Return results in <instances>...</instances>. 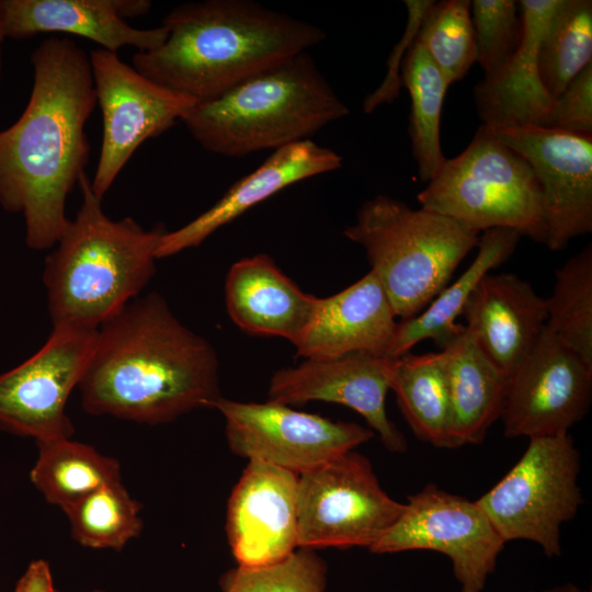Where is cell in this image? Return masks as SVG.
Listing matches in <instances>:
<instances>
[{
    "mask_svg": "<svg viewBox=\"0 0 592 592\" xmlns=\"http://www.w3.org/2000/svg\"><path fill=\"white\" fill-rule=\"evenodd\" d=\"M341 166L342 157L338 152L311 139L274 150L262 164L234 183L206 212L174 231H166L156 257L161 259L198 247L216 230L277 192Z\"/></svg>",
    "mask_w": 592,
    "mask_h": 592,
    "instance_id": "obj_19",
    "label": "cell"
},
{
    "mask_svg": "<svg viewBox=\"0 0 592 592\" xmlns=\"http://www.w3.org/2000/svg\"><path fill=\"white\" fill-rule=\"evenodd\" d=\"M390 390L419 440L439 448H454L449 387L442 350L394 357Z\"/></svg>",
    "mask_w": 592,
    "mask_h": 592,
    "instance_id": "obj_26",
    "label": "cell"
},
{
    "mask_svg": "<svg viewBox=\"0 0 592 592\" xmlns=\"http://www.w3.org/2000/svg\"><path fill=\"white\" fill-rule=\"evenodd\" d=\"M490 129V128H489ZM531 166L539 183L545 244L563 250L592 231V136L528 125L491 129Z\"/></svg>",
    "mask_w": 592,
    "mask_h": 592,
    "instance_id": "obj_15",
    "label": "cell"
},
{
    "mask_svg": "<svg viewBox=\"0 0 592 592\" xmlns=\"http://www.w3.org/2000/svg\"><path fill=\"white\" fill-rule=\"evenodd\" d=\"M394 357L350 353L331 360H309L275 372L267 400L291 406L326 401L360 413L384 447L403 453L407 440L388 418L386 397L390 390Z\"/></svg>",
    "mask_w": 592,
    "mask_h": 592,
    "instance_id": "obj_16",
    "label": "cell"
},
{
    "mask_svg": "<svg viewBox=\"0 0 592 592\" xmlns=\"http://www.w3.org/2000/svg\"><path fill=\"white\" fill-rule=\"evenodd\" d=\"M521 237L505 228L483 231L479 236L477 255L466 271L452 285L445 286L419 315L398 322L389 356L409 353L415 344L429 339L442 349L463 329L456 318L478 283L512 255Z\"/></svg>",
    "mask_w": 592,
    "mask_h": 592,
    "instance_id": "obj_25",
    "label": "cell"
},
{
    "mask_svg": "<svg viewBox=\"0 0 592 592\" xmlns=\"http://www.w3.org/2000/svg\"><path fill=\"white\" fill-rule=\"evenodd\" d=\"M349 113L304 52L196 103L182 122L205 150L240 158L308 140Z\"/></svg>",
    "mask_w": 592,
    "mask_h": 592,
    "instance_id": "obj_5",
    "label": "cell"
},
{
    "mask_svg": "<svg viewBox=\"0 0 592 592\" xmlns=\"http://www.w3.org/2000/svg\"><path fill=\"white\" fill-rule=\"evenodd\" d=\"M418 201L478 234L505 228L546 242L543 194L533 169L485 125L463 152L446 159Z\"/></svg>",
    "mask_w": 592,
    "mask_h": 592,
    "instance_id": "obj_7",
    "label": "cell"
},
{
    "mask_svg": "<svg viewBox=\"0 0 592 592\" xmlns=\"http://www.w3.org/2000/svg\"><path fill=\"white\" fill-rule=\"evenodd\" d=\"M505 542L477 501L433 483L410 496L374 554L432 550L449 558L460 592H482Z\"/></svg>",
    "mask_w": 592,
    "mask_h": 592,
    "instance_id": "obj_11",
    "label": "cell"
},
{
    "mask_svg": "<svg viewBox=\"0 0 592 592\" xmlns=\"http://www.w3.org/2000/svg\"><path fill=\"white\" fill-rule=\"evenodd\" d=\"M98 329L54 326L45 344L16 367L0 374V429L36 442L72 437L66 413L95 344Z\"/></svg>",
    "mask_w": 592,
    "mask_h": 592,
    "instance_id": "obj_13",
    "label": "cell"
},
{
    "mask_svg": "<svg viewBox=\"0 0 592 592\" xmlns=\"http://www.w3.org/2000/svg\"><path fill=\"white\" fill-rule=\"evenodd\" d=\"M213 409L225 419L226 441L235 455L296 475L351 452L375 435L361 424L333 421L270 400L243 402L220 397Z\"/></svg>",
    "mask_w": 592,
    "mask_h": 592,
    "instance_id": "obj_12",
    "label": "cell"
},
{
    "mask_svg": "<svg viewBox=\"0 0 592 592\" xmlns=\"http://www.w3.org/2000/svg\"><path fill=\"white\" fill-rule=\"evenodd\" d=\"M150 8L148 0H0L5 37L25 39L43 33H65L113 53L124 46L149 52L166 41L164 26L137 29L126 21L147 14Z\"/></svg>",
    "mask_w": 592,
    "mask_h": 592,
    "instance_id": "obj_18",
    "label": "cell"
},
{
    "mask_svg": "<svg viewBox=\"0 0 592 592\" xmlns=\"http://www.w3.org/2000/svg\"><path fill=\"white\" fill-rule=\"evenodd\" d=\"M592 367L545 326L508 377L501 412L506 437L567 434L589 411Z\"/></svg>",
    "mask_w": 592,
    "mask_h": 592,
    "instance_id": "obj_14",
    "label": "cell"
},
{
    "mask_svg": "<svg viewBox=\"0 0 592 592\" xmlns=\"http://www.w3.org/2000/svg\"><path fill=\"white\" fill-rule=\"evenodd\" d=\"M544 127L592 136V62L554 101Z\"/></svg>",
    "mask_w": 592,
    "mask_h": 592,
    "instance_id": "obj_35",
    "label": "cell"
},
{
    "mask_svg": "<svg viewBox=\"0 0 592 592\" xmlns=\"http://www.w3.org/2000/svg\"><path fill=\"white\" fill-rule=\"evenodd\" d=\"M319 299L303 292L265 253L236 261L225 280L226 309L239 329L284 338L293 345L310 326Z\"/></svg>",
    "mask_w": 592,
    "mask_h": 592,
    "instance_id": "obj_23",
    "label": "cell"
},
{
    "mask_svg": "<svg viewBox=\"0 0 592 592\" xmlns=\"http://www.w3.org/2000/svg\"><path fill=\"white\" fill-rule=\"evenodd\" d=\"M81 204L46 258L43 280L53 326L99 327L134 300L156 272L163 225L145 229L132 217L111 219L83 172Z\"/></svg>",
    "mask_w": 592,
    "mask_h": 592,
    "instance_id": "obj_4",
    "label": "cell"
},
{
    "mask_svg": "<svg viewBox=\"0 0 592 592\" xmlns=\"http://www.w3.org/2000/svg\"><path fill=\"white\" fill-rule=\"evenodd\" d=\"M561 0H521L523 32L511 58L474 88L482 125L490 129L544 127L554 100L538 72V48Z\"/></svg>",
    "mask_w": 592,
    "mask_h": 592,
    "instance_id": "obj_20",
    "label": "cell"
},
{
    "mask_svg": "<svg viewBox=\"0 0 592 592\" xmlns=\"http://www.w3.org/2000/svg\"><path fill=\"white\" fill-rule=\"evenodd\" d=\"M592 62V1L561 0L538 48L540 81L555 101Z\"/></svg>",
    "mask_w": 592,
    "mask_h": 592,
    "instance_id": "obj_29",
    "label": "cell"
},
{
    "mask_svg": "<svg viewBox=\"0 0 592 592\" xmlns=\"http://www.w3.org/2000/svg\"><path fill=\"white\" fill-rule=\"evenodd\" d=\"M166 41L136 53L133 67L198 102L325 41V32L251 0H205L174 7Z\"/></svg>",
    "mask_w": 592,
    "mask_h": 592,
    "instance_id": "obj_3",
    "label": "cell"
},
{
    "mask_svg": "<svg viewBox=\"0 0 592 592\" xmlns=\"http://www.w3.org/2000/svg\"><path fill=\"white\" fill-rule=\"evenodd\" d=\"M532 592H535V591H532ZM537 592H592V591H591V589L583 590L580 587H578V585H576V584H573L571 582H567L565 584L551 587V588H548V589H545V590H542V591H537Z\"/></svg>",
    "mask_w": 592,
    "mask_h": 592,
    "instance_id": "obj_38",
    "label": "cell"
},
{
    "mask_svg": "<svg viewBox=\"0 0 592 592\" xmlns=\"http://www.w3.org/2000/svg\"><path fill=\"white\" fill-rule=\"evenodd\" d=\"M519 8L515 0L471 1L477 62L485 76L499 70L519 47L523 32Z\"/></svg>",
    "mask_w": 592,
    "mask_h": 592,
    "instance_id": "obj_34",
    "label": "cell"
},
{
    "mask_svg": "<svg viewBox=\"0 0 592 592\" xmlns=\"http://www.w3.org/2000/svg\"><path fill=\"white\" fill-rule=\"evenodd\" d=\"M143 505L135 500L122 480L106 483L91 492L65 514L72 538L83 547L122 550L140 535Z\"/></svg>",
    "mask_w": 592,
    "mask_h": 592,
    "instance_id": "obj_31",
    "label": "cell"
},
{
    "mask_svg": "<svg viewBox=\"0 0 592 592\" xmlns=\"http://www.w3.org/2000/svg\"><path fill=\"white\" fill-rule=\"evenodd\" d=\"M89 59L103 119L91 186L102 200L137 148L182 121L197 101L141 75L117 53L98 48Z\"/></svg>",
    "mask_w": 592,
    "mask_h": 592,
    "instance_id": "obj_10",
    "label": "cell"
},
{
    "mask_svg": "<svg viewBox=\"0 0 592 592\" xmlns=\"http://www.w3.org/2000/svg\"><path fill=\"white\" fill-rule=\"evenodd\" d=\"M26 107L0 130V205L21 213L25 242L52 248L69 218L66 202L89 161L86 125L96 106L89 55L72 39L49 37L31 55Z\"/></svg>",
    "mask_w": 592,
    "mask_h": 592,
    "instance_id": "obj_1",
    "label": "cell"
},
{
    "mask_svg": "<svg viewBox=\"0 0 592 592\" xmlns=\"http://www.w3.org/2000/svg\"><path fill=\"white\" fill-rule=\"evenodd\" d=\"M546 328L592 367V244L555 272Z\"/></svg>",
    "mask_w": 592,
    "mask_h": 592,
    "instance_id": "obj_30",
    "label": "cell"
},
{
    "mask_svg": "<svg viewBox=\"0 0 592 592\" xmlns=\"http://www.w3.org/2000/svg\"><path fill=\"white\" fill-rule=\"evenodd\" d=\"M298 548H371L405 503L382 488L368 458L354 451L298 475Z\"/></svg>",
    "mask_w": 592,
    "mask_h": 592,
    "instance_id": "obj_9",
    "label": "cell"
},
{
    "mask_svg": "<svg viewBox=\"0 0 592 592\" xmlns=\"http://www.w3.org/2000/svg\"><path fill=\"white\" fill-rule=\"evenodd\" d=\"M460 315L479 349L508 378L546 326V299L515 274L490 272L470 294Z\"/></svg>",
    "mask_w": 592,
    "mask_h": 592,
    "instance_id": "obj_21",
    "label": "cell"
},
{
    "mask_svg": "<svg viewBox=\"0 0 592 592\" xmlns=\"http://www.w3.org/2000/svg\"><path fill=\"white\" fill-rule=\"evenodd\" d=\"M4 32L2 27V20H1V13H0V80H1V68H2V57H1V46L4 38Z\"/></svg>",
    "mask_w": 592,
    "mask_h": 592,
    "instance_id": "obj_39",
    "label": "cell"
},
{
    "mask_svg": "<svg viewBox=\"0 0 592 592\" xmlns=\"http://www.w3.org/2000/svg\"><path fill=\"white\" fill-rule=\"evenodd\" d=\"M298 475L249 459L227 504L226 535L237 567L275 565L298 548Z\"/></svg>",
    "mask_w": 592,
    "mask_h": 592,
    "instance_id": "obj_17",
    "label": "cell"
},
{
    "mask_svg": "<svg viewBox=\"0 0 592 592\" xmlns=\"http://www.w3.org/2000/svg\"><path fill=\"white\" fill-rule=\"evenodd\" d=\"M396 318L380 282L369 271L343 291L319 299L310 326L294 345L296 355L309 360L350 353L390 357Z\"/></svg>",
    "mask_w": 592,
    "mask_h": 592,
    "instance_id": "obj_22",
    "label": "cell"
},
{
    "mask_svg": "<svg viewBox=\"0 0 592 592\" xmlns=\"http://www.w3.org/2000/svg\"><path fill=\"white\" fill-rule=\"evenodd\" d=\"M57 592H60L57 590ZM93 592H105V591H102V590H94Z\"/></svg>",
    "mask_w": 592,
    "mask_h": 592,
    "instance_id": "obj_40",
    "label": "cell"
},
{
    "mask_svg": "<svg viewBox=\"0 0 592 592\" xmlns=\"http://www.w3.org/2000/svg\"><path fill=\"white\" fill-rule=\"evenodd\" d=\"M441 350L446 362L454 448L479 444L501 417L508 378L465 326Z\"/></svg>",
    "mask_w": 592,
    "mask_h": 592,
    "instance_id": "obj_24",
    "label": "cell"
},
{
    "mask_svg": "<svg viewBox=\"0 0 592 592\" xmlns=\"http://www.w3.org/2000/svg\"><path fill=\"white\" fill-rule=\"evenodd\" d=\"M30 478L44 499L64 513L102 486L122 480L121 465L94 446L71 437L36 442Z\"/></svg>",
    "mask_w": 592,
    "mask_h": 592,
    "instance_id": "obj_27",
    "label": "cell"
},
{
    "mask_svg": "<svg viewBox=\"0 0 592 592\" xmlns=\"http://www.w3.org/2000/svg\"><path fill=\"white\" fill-rule=\"evenodd\" d=\"M93 415L163 424L221 397L213 345L150 293L102 323L78 386Z\"/></svg>",
    "mask_w": 592,
    "mask_h": 592,
    "instance_id": "obj_2",
    "label": "cell"
},
{
    "mask_svg": "<svg viewBox=\"0 0 592 592\" xmlns=\"http://www.w3.org/2000/svg\"><path fill=\"white\" fill-rule=\"evenodd\" d=\"M14 592H57L49 563L44 559L33 560L18 581Z\"/></svg>",
    "mask_w": 592,
    "mask_h": 592,
    "instance_id": "obj_37",
    "label": "cell"
},
{
    "mask_svg": "<svg viewBox=\"0 0 592 592\" xmlns=\"http://www.w3.org/2000/svg\"><path fill=\"white\" fill-rule=\"evenodd\" d=\"M328 565L314 549L297 548L264 568H231L219 578L223 592H325Z\"/></svg>",
    "mask_w": 592,
    "mask_h": 592,
    "instance_id": "obj_33",
    "label": "cell"
},
{
    "mask_svg": "<svg viewBox=\"0 0 592 592\" xmlns=\"http://www.w3.org/2000/svg\"><path fill=\"white\" fill-rule=\"evenodd\" d=\"M400 77L411 98L409 136L412 156L419 178L430 182L446 161L441 147L440 126L449 84L415 39L405 55Z\"/></svg>",
    "mask_w": 592,
    "mask_h": 592,
    "instance_id": "obj_28",
    "label": "cell"
},
{
    "mask_svg": "<svg viewBox=\"0 0 592 592\" xmlns=\"http://www.w3.org/2000/svg\"><path fill=\"white\" fill-rule=\"evenodd\" d=\"M433 0H406L403 3L408 9V22L405 33L400 41L394 47V50L388 60V71L383 83L364 101V112L371 113L380 104L392 102L400 92L402 87L400 69L403 61L402 56L406 55L409 47L414 42L418 31L421 26L423 18Z\"/></svg>",
    "mask_w": 592,
    "mask_h": 592,
    "instance_id": "obj_36",
    "label": "cell"
},
{
    "mask_svg": "<svg viewBox=\"0 0 592 592\" xmlns=\"http://www.w3.org/2000/svg\"><path fill=\"white\" fill-rule=\"evenodd\" d=\"M343 235L363 247L401 320L428 307L479 241L478 232L454 219L385 194L366 200Z\"/></svg>",
    "mask_w": 592,
    "mask_h": 592,
    "instance_id": "obj_6",
    "label": "cell"
},
{
    "mask_svg": "<svg viewBox=\"0 0 592 592\" xmlns=\"http://www.w3.org/2000/svg\"><path fill=\"white\" fill-rule=\"evenodd\" d=\"M471 1H434L415 41L424 48L448 84L462 80L477 61Z\"/></svg>",
    "mask_w": 592,
    "mask_h": 592,
    "instance_id": "obj_32",
    "label": "cell"
},
{
    "mask_svg": "<svg viewBox=\"0 0 592 592\" xmlns=\"http://www.w3.org/2000/svg\"><path fill=\"white\" fill-rule=\"evenodd\" d=\"M580 454L569 433L530 439L521 458L477 499L506 543L526 539L549 557L561 555L560 528L582 502Z\"/></svg>",
    "mask_w": 592,
    "mask_h": 592,
    "instance_id": "obj_8",
    "label": "cell"
}]
</instances>
